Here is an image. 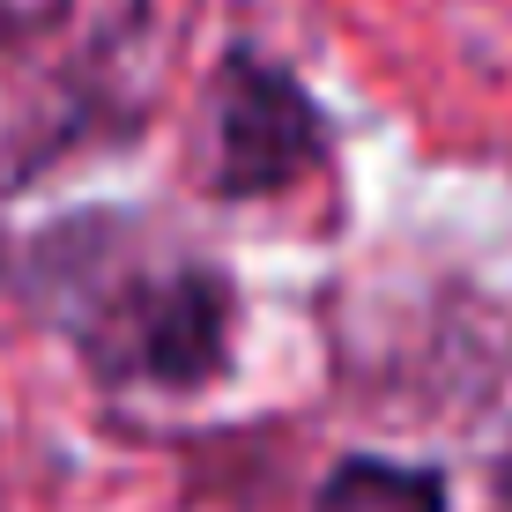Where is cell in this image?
<instances>
[{
    "mask_svg": "<svg viewBox=\"0 0 512 512\" xmlns=\"http://www.w3.org/2000/svg\"><path fill=\"white\" fill-rule=\"evenodd\" d=\"M312 512H446V483H438V468L357 453V461L327 468V483L312 490Z\"/></svg>",
    "mask_w": 512,
    "mask_h": 512,
    "instance_id": "cell-3",
    "label": "cell"
},
{
    "mask_svg": "<svg viewBox=\"0 0 512 512\" xmlns=\"http://www.w3.org/2000/svg\"><path fill=\"white\" fill-rule=\"evenodd\" d=\"M45 245V290L60 305V327L112 386H156V394H193V386L231 372L238 334V290L208 260H164V268H104L90 245L67 231Z\"/></svg>",
    "mask_w": 512,
    "mask_h": 512,
    "instance_id": "cell-1",
    "label": "cell"
},
{
    "mask_svg": "<svg viewBox=\"0 0 512 512\" xmlns=\"http://www.w3.org/2000/svg\"><path fill=\"white\" fill-rule=\"evenodd\" d=\"M201 179L216 201H268L327 164V112L282 60L260 45H231L208 75Z\"/></svg>",
    "mask_w": 512,
    "mask_h": 512,
    "instance_id": "cell-2",
    "label": "cell"
}]
</instances>
